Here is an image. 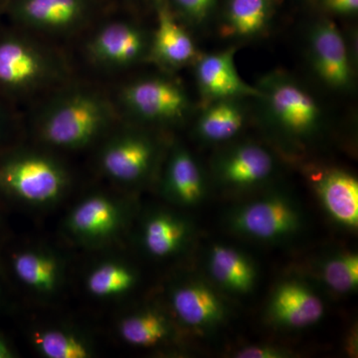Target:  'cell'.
<instances>
[{
    "label": "cell",
    "mask_w": 358,
    "mask_h": 358,
    "mask_svg": "<svg viewBox=\"0 0 358 358\" xmlns=\"http://www.w3.org/2000/svg\"><path fill=\"white\" fill-rule=\"evenodd\" d=\"M235 232L260 241H277L296 234L301 226L298 207L282 196L256 200L231 216Z\"/></svg>",
    "instance_id": "277c9868"
},
{
    "label": "cell",
    "mask_w": 358,
    "mask_h": 358,
    "mask_svg": "<svg viewBox=\"0 0 358 358\" xmlns=\"http://www.w3.org/2000/svg\"><path fill=\"white\" fill-rule=\"evenodd\" d=\"M124 107L148 121H174L188 109V99L178 84L164 78L136 80L122 89Z\"/></svg>",
    "instance_id": "5b68a950"
},
{
    "label": "cell",
    "mask_w": 358,
    "mask_h": 358,
    "mask_svg": "<svg viewBox=\"0 0 358 358\" xmlns=\"http://www.w3.org/2000/svg\"><path fill=\"white\" fill-rule=\"evenodd\" d=\"M150 50L159 62L171 67L188 64L197 58L192 37L164 3L157 6V28Z\"/></svg>",
    "instance_id": "9a60e30c"
},
{
    "label": "cell",
    "mask_w": 358,
    "mask_h": 358,
    "mask_svg": "<svg viewBox=\"0 0 358 358\" xmlns=\"http://www.w3.org/2000/svg\"><path fill=\"white\" fill-rule=\"evenodd\" d=\"M235 48L209 54L196 63V80L202 96L212 103L240 96H257L262 93L240 77L234 62Z\"/></svg>",
    "instance_id": "9c48e42d"
},
{
    "label": "cell",
    "mask_w": 358,
    "mask_h": 358,
    "mask_svg": "<svg viewBox=\"0 0 358 358\" xmlns=\"http://www.w3.org/2000/svg\"><path fill=\"white\" fill-rule=\"evenodd\" d=\"M313 65L329 87L346 88L352 81V66L343 35L331 22H322L310 32Z\"/></svg>",
    "instance_id": "30bf717a"
},
{
    "label": "cell",
    "mask_w": 358,
    "mask_h": 358,
    "mask_svg": "<svg viewBox=\"0 0 358 358\" xmlns=\"http://www.w3.org/2000/svg\"><path fill=\"white\" fill-rule=\"evenodd\" d=\"M274 169V159L257 145H241L224 155L219 162V178L226 185L246 187L267 179Z\"/></svg>",
    "instance_id": "5bb4252c"
},
{
    "label": "cell",
    "mask_w": 358,
    "mask_h": 358,
    "mask_svg": "<svg viewBox=\"0 0 358 358\" xmlns=\"http://www.w3.org/2000/svg\"><path fill=\"white\" fill-rule=\"evenodd\" d=\"M66 185L64 169L44 155H16L0 166V186L28 203H52L62 195Z\"/></svg>",
    "instance_id": "7a4b0ae2"
},
{
    "label": "cell",
    "mask_w": 358,
    "mask_h": 358,
    "mask_svg": "<svg viewBox=\"0 0 358 358\" xmlns=\"http://www.w3.org/2000/svg\"><path fill=\"white\" fill-rule=\"evenodd\" d=\"M268 0H231L225 34L250 37L262 31L268 20Z\"/></svg>",
    "instance_id": "603a6c76"
},
{
    "label": "cell",
    "mask_w": 358,
    "mask_h": 358,
    "mask_svg": "<svg viewBox=\"0 0 358 358\" xmlns=\"http://www.w3.org/2000/svg\"><path fill=\"white\" fill-rule=\"evenodd\" d=\"M56 59L39 45L17 35L0 37V89L22 93L59 76Z\"/></svg>",
    "instance_id": "3957f363"
},
{
    "label": "cell",
    "mask_w": 358,
    "mask_h": 358,
    "mask_svg": "<svg viewBox=\"0 0 358 358\" xmlns=\"http://www.w3.org/2000/svg\"><path fill=\"white\" fill-rule=\"evenodd\" d=\"M208 268L212 278L233 293H249L255 286V267L250 259L236 249L223 245L212 247Z\"/></svg>",
    "instance_id": "e0dca14e"
},
{
    "label": "cell",
    "mask_w": 358,
    "mask_h": 358,
    "mask_svg": "<svg viewBox=\"0 0 358 358\" xmlns=\"http://www.w3.org/2000/svg\"><path fill=\"white\" fill-rule=\"evenodd\" d=\"M178 8L194 21L203 20L214 6L215 0H173Z\"/></svg>",
    "instance_id": "83f0119b"
},
{
    "label": "cell",
    "mask_w": 358,
    "mask_h": 358,
    "mask_svg": "<svg viewBox=\"0 0 358 358\" xmlns=\"http://www.w3.org/2000/svg\"><path fill=\"white\" fill-rule=\"evenodd\" d=\"M13 268L20 281L40 292H51L58 284V263L38 252H23L14 257Z\"/></svg>",
    "instance_id": "7402d4cb"
},
{
    "label": "cell",
    "mask_w": 358,
    "mask_h": 358,
    "mask_svg": "<svg viewBox=\"0 0 358 358\" xmlns=\"http://www.w3.org/2000/svg\"><path fill=\"white\" fill-rule=\"evenodd\" d=\"M13 357L10 348L7 345L6 341L0 336V358H10Z\"/></svg>",
    "instance_id": "4dcf8cb0"
},
{
    "label": "cell",
    "mask_w": 358,
    "mask_h": 358,
    "mask_svg": "<svg viewBox=\"0 0 358 358\" xmlns=\"http://www.w3.org/2000/svg\"><path fill=\"white\" fill-rule=\"evenodd\" d=\"M154 157V145L145 136L122 134L108 143L103 150L101 166L110 178L131 182L145 176Z\"/></svg>",
    "instance_id": "8fae6325"
},
{
    "label": "cell",
    "mask_w": 358,
    "mask_h": 358,
    "mask_svg": "<svg viewBox=\"0 0 358 358\" xmlns=\"http://www.w3.org/2000/svg\"><path fill=\"white\" fill-rule=\"evenodd\" d=\"M167 324L162 315L147 312L127 317L120 324L122 339L131 345L152 346L166 338Z\"/></svg>",
    "instance_id": "cb8c5ba5"
},
{
    "label": "cell",
    "mask_w": 358,
    "mask_h": 358,
    "mask_svg": "<svg viewBox=\"0 0 358 358\" xmlns=\"http://www.w3.org/2000/svg\"><path fill=\"white\" fill-rule=\"evenodd\" d=\"M6 117L7 114L6 110H4L3 108L0 106V134L3 131L4 127L6 124Z\"/></svg>",
    "instance_id": "1f68e13d"
},
{
    "label": "cell",
    "mask_w": 358,
    "mask_h": 358,
    "mask_svg": "<svg viewBox=\"0 0 358 358\" xmlns=\"http://www.w3.org/2000/svg\"><path fill=\"white\" fill-rule=\"evenodd\" d=\"M34 343L41 355L48 358H86L91 355L81 338L65 331H40L34 334Z\"/></svg>",
    "instance_id": "484cf974"
},
{
    "label": "cell",
    "mask_w": 358,
    "mask_h": 358,
    "mask_svg": "<svg viewBox=\"0 0 358 358\" xmlns=\"http://www.w3.org/2000/svg\"><path fill=\"white\" fill-rule=\"evenodd\" d=\"M166 188L171 199L187 206L199 203L203 199V176L197 162L185 148L174 150L169 159Z\"/></svg>",
    "instance_id": "d6986e66"
},
{
    "label": "cell",
    "mask_w": 358,
    "mask_h": 358,
    "mask_svg": "<svg viewBox=\"0 0 358 358\" xmlns=\"http://www.w3.org/2000/svg\"><path fill=\"white\" fill-rule=\"evenodd\" d=\"M171 301L174 312L188 326L210 327L223 319L222 301L204 285L192 282L179 287Z\"/></svg>",
    "instance_id": "2e32d148"
},
{
    "label": "cell",
    "mask_w": 358,
    "mask_h": 358,
    "mask_svg": "<svg viewBox=\"0 0 358 358\" xmlns=\"http://www.w3.org/2000/svg\"><path fill=\"white\" fill-rule=\"evenodd\" d=\"M0 2H1V0H0Z\"/></svg>",
    "instance_id": "836d02e7"
},
{
    "label": "cell",
    "mask_w": 358,
    "mask_h": 358,
    "mask_svg": "<svg viewBox=\"0 0 358 358\" xmlns=\"http://www.w3.org/2000/svg\"><path fill=\"white\" fill-rule=\"evenodd\" d=\"M187 236L188 227L185 221L171 214H157L145 224L143 243L148 253L164 258L179 251Z\"/></svg>",
    "instance_id": "ffe728a7"
},
{
    "label": "cell",
    "mask_w": 358,
    "mask_h": 358,
    "mask_svg": "<svg viewBox=\"0 0 358 358\" xmlns=\"http://www.w3.org/2000/svg\"><path fill=\"white\" fill-rule=\"evenodd\" d=\"M245 121L241 108L232 100L216 101L200 117L197 133L203 140L224 141L239 133Z\"/></svg>",
    "instance_id": "44dd1931"
},
{
    "label": "cell",
    "mask_w": 358,
    "mask_h": 358,
    "mask_svg": "<svg viewBox=\"0 0 358 358\" xmlns=\"http://www.w3.org/2000/svg\"><path fill=\"white\" fill-rule=\"evenodd\" d=\"M322 300L299 282H289L275 289L270 303V315L278 324L293 329L315 324L324 315Z\"/></svg>",
    "instance_id": "7c38bea8"
},
{
    "label": "cell",
    "mask_w": 358,
    "mask_h": 358,
    "mask_svg": "<svg viewBox=\"0 0 358 358\" xmlns=\"http://www.w3.org/2000/svg\"><path fill=\"white\" fill-rule=\"evenodd\" d=\"M148 48L145 33L124 21L103 25L88 44L90 58L106 67H128L138 62Z\"/></svg>",
    "instance_id": "ba28073f"
},
{
    "label": "cell",
    "mask_w": 358,
    "mask_h": 358,
    "mask_svg": "<svg viewBox=\"0 0 358 358\" xmlns=\"http://www.w3.org/2000/svg\"><path fill=\"white\" fill-rule=\"evenodd\" d=\"M315 192L331 218L348 228L358 226V182L345 171H327L315 178Z\"/></svg>",
    "instance_id": "4fadbf2b"
},
{
    "label": "cell",
    "mask_w": 358,
    "mask_h": 358,
    "mask_svg": "<svg viewBox=\"0 0 358 358\" xmlns=\"http://www.w3.org/2000/svg\"><path fill=\"white\" fill-rule=\"evenodd\" d=\"M261 98L267 100L268 110L282 128L296 134H307L317 127L319 106L298 84L282 77L263 81Z\"/></svg>",
    "instance_id": "8992f818"
},
{
    "label": "cell",
    "mask_w": 358,
    "mask_h": 358,
    "mask_svg": "<svg viewBox=\"0 0 358 358\" xmlns=\"http://www.w3.org/2000/svg\"><path fill=\"white\" fill-rule=\"evenodd\" d=\"M134 275L129 268L115 263H105L90 274L87 287L96 296H115L134 286Z\"/></svg>",
    "instance_id": "d4e9b609"
},
{
    "label": "cell",
    "mask_w": 358,
    "mask_h": 358,
    "mask_svg": "<svg viewBox=\"0 0 358 358\" xmlns=\"http://www.w3.org/2000/svg\"><path fill=\"white\" fill-rule=\"evenodd\" d=\"M322 277L329 288L338 293H348L358 285V258L355 254L336 257L327 261Z\"/></svg>",
    "instance_id": "4316f807"
},
{
    "label": "cell",
    "mask_w": 358,
    "mask_h": 358,
    "mask_svg": "<svg viewBox=\"0 0 358 358\" xmlns=\"http://www.w3.org/2000/svg\"><path fill=\"white\" fill-rule=\"evenodd\" d=\"M112 108L98 94L78 91L61 96L45 110L40 133L47 143L61 148L85 147L109 126Z\"/></svg>",
    "instance_id": "6da1fadb"
},
{
    "label": "cell",
    "mask_w": 358,
    "mask_h": 358,
    "mask_svg": "<svg viewBox=\"0 0 358 358\" xmlns=\"http://www.w3.org/2000/svg\"><path fill=\"white\" fill-rule=\"evenodd\" d=\"M324 3L338 13H353L358 8V0H324Z\"/></svg>",
    "instance_id": "f546056e"
},
{
    "label": "cell",
    "mask_w": 358,
    "mask_h": 358,
    "mask_svg": "<svg viewBox=\"0 0 358 358\" xmlns=\"http://www.w3.org/2000/svg\"><path fill=\"white\" fill-rule=\"evenodd\" d=\"M120 210L117 205L103 196L89 197L71 213L70 229L87 239H100L113 234L119 227Z\"/></svg>",
    "instance_id": "ac0fdd59"
},
{
    "label": "cell",
    "mask_w": 358,
    "mask_h": 358,
    "mask_svg": "<svg viewBox=\"0 0 358 358\" xmlns=\"http://www.w3.org/2000/svg\"><path fill=\"white\" fill-rule=\"evenodd\" d=\"M16 22L41 31H67L86 18L88 0H6Z\"/></svg>",
    "instance_id": "52a82bcc"
},
{
    "label": "cell",
    "mask_w": 358,
    "mask_h": 358,
    "mask_svg": "<svg viewBox=\"0 0 358 358\" xmlns=\"http://www.w3.org/2000/svg\"><path fill=\"white\" fill-rule=\"evenodd\" d=\"M1 1H6V0H1Z\"/></svg>",
    "instance_id": "d6a6232c"
},
{
    "label": "cell",
    "mask_w": 358,
    "mask_h": 358,
    "mask_svg": "<svg viewBox=\"0 0 358 358\" xmlns=\"http://www.w3.org/2000/svg\"><path fill=\"white\" fill-rule=\"evenodd\" d=\"M284 357V352L272 346H249L237 352L240 358H278Z\"/></svg>",
    "instance_id": "f1b7e54d"
}]
</instances>
